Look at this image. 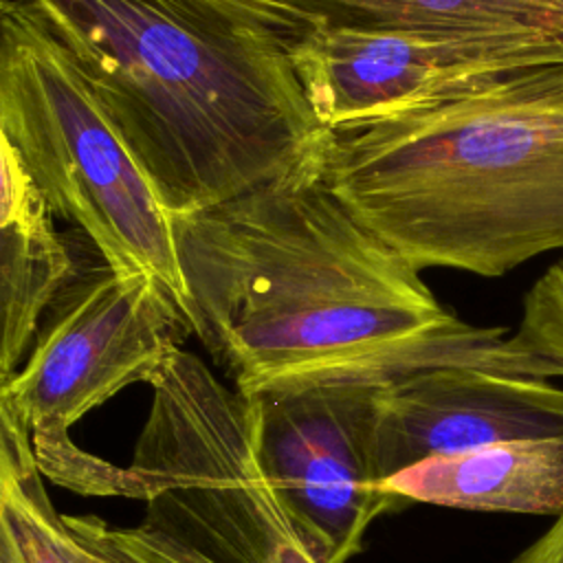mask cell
Masks as SVG:
<instances>
[{"label":"cell","mask_w":563,"mask_h":563,"mask_svg":"<svg viewBox=\"0 0 563 563\" xmlns=\"http://www.w3.org/2000/svg\"><path fill=\"white\" fill-rule=\"evenodd\" d=\"M172 218L194 336L242 396L330 378L394 383L431 367L563 376L512 334L446 310L334 196L321 161Z\"/></svg>","instance_id":"1"},{"label":"cell","mask_w":563,"mask_h":563,"mask_svg":"<svg viewBox=\"0 0 563 563\" xmlns=\"http://www.w3.org/2000/svg\"><path fill=\"white\" fill-rule=\"evenodd\" d=\"M169 216L317 165L332 136L297 79L301 29L260 0H29Z\"/></svg>","instance_id":"2"},{"label":"cell","mask_w":563,"mask_h":563,"mask_svg":"<svg viewBox=\"0 0 563 563\" xmlns=\"http://www.w3.org/2000/svg\"><path fill=\"white\" fill-rule=\"evenodd\" d=\"M321 176L418 271L499 277L563 251V66L334 130Z\"/></svg>","instance_id":"3"},{"label":"cell","mask_w":563,"mask_h":563,"mask_svg":"<svg viewBox=\"0 0 563 563\" xmlns=\"http://www.w3.org/2000/svg\"><path fill=\"white\" fill-rule=\"evenodd\" d=\"M0 139L55 218L112 271L152 275L191 323L174 218L29 0L0 2Z\"/></svg>","instance_id":"4"},{"label":"cell","mask_w":563,"mask_h":563,"mask_svg":"<svg viewBox=\"0 0 563 563\" xmlns=\"http://www.w3.org/2000/svg\"><path fill=\"white\" fill-rule=\"evenodd\" d=\"M150 389L130 464L92 455L75 493L143 499L145 526L213 563H319L260 466L249 398L183 347Z\"/></svg>","instance_id":"5"},{"label":"cell","mask_w":563,"mask_h":563,"mask_svg":"<svg viewBox=\"0 0 563 563\" xmlns=\"http://www.w3.org/2000/svg\"><path fill=\"white\" fill-rule=\"evenodd\" d=\"M191 334L152 275L88 264L44 314L24 363L0 383V402L29 429L40 471L59 482L84 451L70 427L123 387L150 385Z\"/></svg>","instance_id":"6"},{"label":"cell","mask_w":563,"mask_h":563,"mask_svg":"<svg viewBox=\"0 0 563 563\" xmlns=\"http://www.w3.org/2000/svg\"><path fill=\"white\" fill-rule=\"evenodd\" d=\"M387 385L330 378L246 396L260 466L319 563H347L376 517L407 506L383 490L374 464Z\"/></svg>","instance_id":"7"},{"label":"cell","mask_w":563,"mask_h":563,"mask_svg":"<svg viewBox=\"0 0 563 563\" xmlns=\"http://www.w3.org/2000/svg\"><path fill=\"white\" fill-rule=\"evenodd\" d=\"M288 48L310 108L330 132L424 108L517 70L486 48L413 33L310 29Z\"/></svg>","instance_id":"8"},{"label":"cell","mask_w":563,"mask_h":563,"mask_svg":"<svg viewBox=\"0 0 563 563\" xmlns=\"http://www.w3.org/2000/svg\"><path fill=\"white\" fill-rule=\"evenodd\" d=\"M534 438H563L561 387L482 367H431L385 387L374 464L385 482L431 457Z\"/></svg>","instance_id":"9"},{"label":"cell","mask_w":563,"mask_h":563,"mask_svg":"<svg viewBox=\"0 0 563 563\" xmlns=\"http://www.w3.org/2000/svg\"><path fill=\"white\" fill-rule=\"evenodd\" d=\"M310 29L413 33L486 48L512 68L563 66V0H260Z\"/></svg>","instance_id":"10"},{"label":"cell","mask_w":563,"mask_h":563,"mask_svg":"<svg viewBox=\"0 0 563 563\" xmlns=\"http://www.w3.org/2000/svg\"><path fill=\"white\" fill-rule=\"evenodd\" d=\"M2 141L0 205V383L31 352L44 314L81 275V262L13 145Z\"/></svg>","instance_id":"11"},{"label":"cell","mask_w":563,"mask_h":563,"mask_svg":"<svg viewBox=\"0 0 563 563\" xmlns=\"http://www.w3.org/2000/svg\"><path fill=\"white\" fill-rule=\"evenodd\" d=\"M407 506L484 512H563V438L510 440L431 457L380 482Z\"/></svg>","instance_id":"12"},{"label":"cell","mask_w":563,"mask_h":563,"mask_svg":"<svg viewBox=\"0 0 563 563\" xmlns=\"http://www.w3.org/2000/svg\"><path fill=\"white\" fill-rule=\"evenodd\" d=\"M42 475L29 429L0 402V563H86Z\"/></svg>","instance_id":"13"},{"label":"cell","mask_w":563,"mask_h":563,"mask_svg":"<svg viewBox=\"0 0 563 563\" xmlns=\"http://www.w3.org/2000/svg\"><path fill=\"white\" fill-rule=\"evenodd\" d=\"M512 336L526 350L563 365V255L526 292Z\"/></svg>","instance_id":"14"},{"label":"cell","mask_w":563,"mask_h":563,"mask_svg":"<svg viewBox=\"0 0 563 563\" xmlns=\"http://www.w3.org/2000/svg\"><path fill=\"white\" fill-rule=\"evenodd\" d=\"M86 563H152L134 543L128 526H112L92 515H66Z\"/></svg>","instance_id":"15"},{"label":"cell","mask_w":563,"mask_h":563,"mask_svg":"<svg viewBox=\"0 0 563 563\" xmlns=\"http://www.w3.org/2000/svg\"><path fill=\"white\" fill-rule=\"evenodd\" d=\"M512 563H563V512L552 528L517 554Z\"/></svg>","instance_id":"16"}]
</instances>
